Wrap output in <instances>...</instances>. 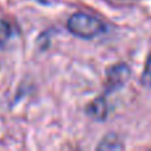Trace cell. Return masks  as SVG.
I'll return each instance as SVG.
<instances>
[{
	"instance_id": "cell-7",
	"label": "cell",
	"mask_w": 151,
	"mask_h": 151,
	"mask_svg": "<svg viewBox=\"0 0 151 151\" xmlns=\"http://www.w3.org/2000/svg\"><path fill=\"white\" fill-rule=\"evenodd\" d=\"M107 3H111V4H117V5H130L134 4L137 0H106Z\"/></svg>"
},
{
	"instance_id": "cell-3",
	"label": "cell",
	"mask_w": 151,
	"mask_h": 151,
	"mask_svg": "<svg viewBox=\"0 0 151 151\" xmlns=\"http://www.w3.org/2000/svg\"><path fill=\"white\" fill-rule=\"evenodd\" d=\"M88 114L93 117L94 119L102 121L107 115V104L104 97L96 98L90 105L88 106Z\"/></svg>"
},
{
	"instance_id": "cell-6",
	"label": "cell",
	"mask_w": 151,
	"mask_h": 151,
	"mask_svg": "<svg viewBox=\"0 0 151 151\" xmlns=\"http://www.w3.org/2000/svg\"><path fill=\"white\" fill-rule=\"evenodd\" d=\"M11 35V28L4 20L0 19V44H3L4 41H7V39Z\"/></svg>"
},
{
	"instance_id": "cell-4",
	"label": "cell",
	"mask_w": 151,
	"mask_h": 151,
	"mask_svg": "<svg viewBox=\"0 0 151 151\" xmlns=\"http://www.w3.org/2000/svg\"><path fill=\"white\" fill-rule=\"evenodd\" d=\"M97 149L98 150H122L123 143L118 138V135H115V134H107L101 141V143L98 145Z\"/></svg>"
},
{
	"instance_id": "cell-2",
	"label": "cell",
	"mask_w": 151,
	"mask_h": 151,
	"mask_svg": "<svg viewBox=\"0 0 151 151\" xmlns=\"http://www.w3.org/2000/svg\"><path fill=\"white\" fill-rule=\"evenodd\" d=\"M130 68L126 64H115V65L110 66L106 70V93H113V91L121 89L127 80L130 78Z\"/></svg>"
},
{
	"instance_id": "cell-1",
	"label": "cell",
	"mask_w": 151,
	"mask_h": 151,
	"mask_svg": "<svg viewBox=\"0 0 151 151\" xmlns=\"http://www.w3.org/2000/svg\"><path fill=\"white\" fill-rule=\"evenodd\" d=\"M68 29L74 36L81 39H94L106 31V25L96 16L77 12L69 17Z\"/></svg>"
},
{
	"instance_id": "cell-5",
	"label": "cell",
	"mask_w": 151,
	"mask_h": 151,
	"mask_svg": "<svg viewBox=\"0 0 151 151\" xmlns=\"http://www.w3.org/2000/svg\"><path fill=\"white\" fill-rule=\"evenodd\" d=\"M142 82L145 86L151 88V53L147 56L146 63H145L143 73H142Z\"/></svg>"
}]
</instances>
